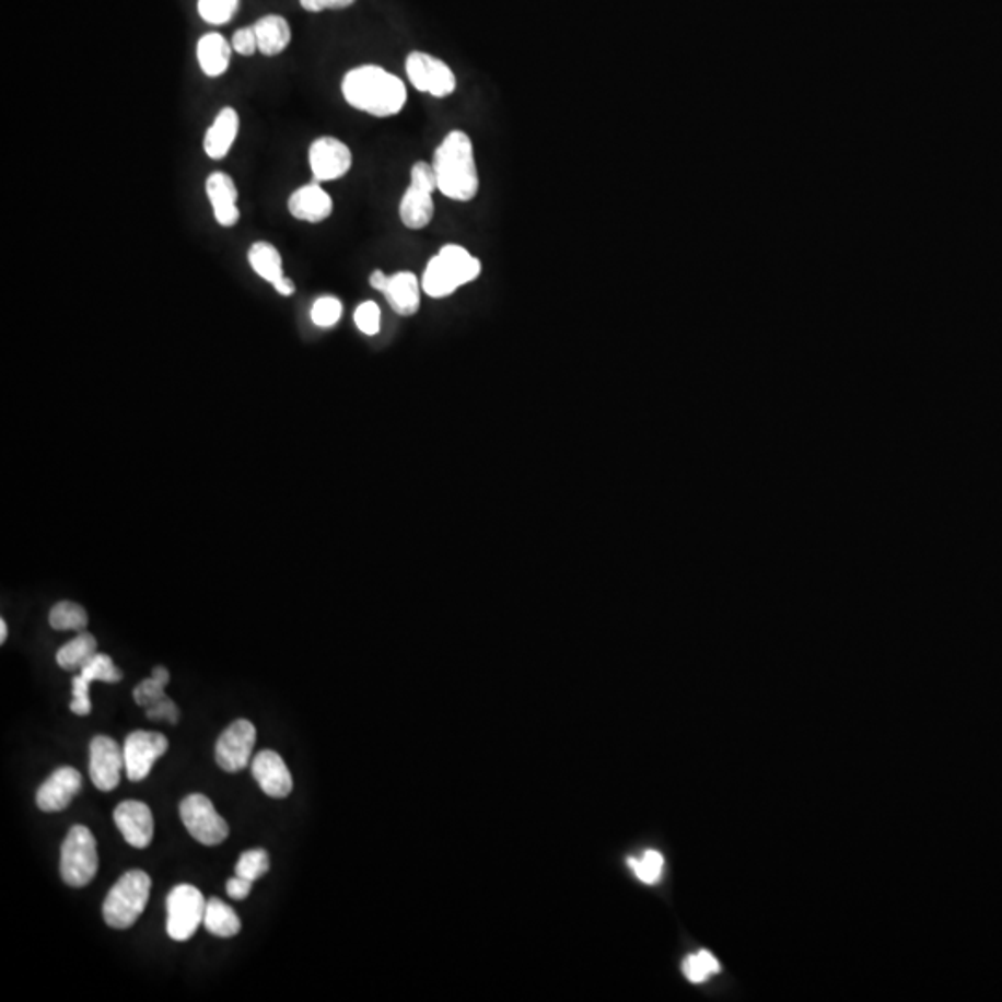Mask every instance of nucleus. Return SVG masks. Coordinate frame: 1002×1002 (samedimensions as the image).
Returning <instances> with one entry per match:
<instances>
[{
	"mask_svg": "<svg viewBox=\"0 0 1002 1002\" xmlns=\"http://www.w3.org/2000/svg\"><path fill=\"white\" fill-rule=\"evenodd\" d=\"M82 791V774L73 767H60L37 789L36 804L42 812L56 813L71 806Z\"/></svg>",
	"mask_w": 1002,
	"mask_h": 1002,
	"instance_id": "nucleus-14",
	"label": "nucleus"
},
{
	"mask_svg": "<svg viewBox=\"0 0 1002 1002\" xmlns=\"http://www.w3.org/2000/svg\"><path fill=\"white\" fill-rule=\"evenodd\" d=\"M255 34H257L258 53L264 56H279L292 44V28L287 19L279 13H269L264 18L255 21Z\"/></svg>",
	"mask_w": 1002,
	"mask_h": 1002,
	"instance_id": "nucleus-22",
	"label": "nucleus"
},
{
	"mask_svg": "<svg viewBox=\"0 0 1002 1002\" xmlns=\"http://www.w3.org/2000/svg\"><path fill=\"white\" fill-rule=\"evenodd\" d=\"M719 971H721L719 962L708 951H700V953L691 954V956H687L684 959V975L695 984H700V982L708 980L711 975H715Z\"/></svg>",
	"mask_w": 1002,
	"mask_h": 1002,
	"instance_id": "nucleus-29",
	"label": "nucleus"
},
{
	"mask_svg": "<svg viewBox=\"0 0 1002 1002\" xmlns=\"http://www.w3.org/2000/svg\"><path fill=\"white\" fill-rule=\"evenodd\" d=\"M288 212L298 221L322 223L333 214V197L322 188V183L303 184L288 197Z\"/></svg>",
	"mask_w": 1002,
	"mask_h": 1002,
	"instance_id": "nucleus-19",
	"label": "nucleus"
},
{
	"mask_svg": "<svg viewBox=\"0 0 1002 1002\" xmlns=\"http://www.w3.org/2000/svg\"><path fill=\"white\" fill-rule=\"evenodd\" d=\"M433 194L409 184L399 201V220L410 231H422L433 221Z\"/></svg>",
	"mask_w": 1002,
	"mask_h": 1002,
	"instance_id": "nucleus-23",
	"label": "nucleus"
},
{
	"mask_svg": "<svg viewBox=\"0 0 1002 1002\" xmlns=\"http://www.w3.org/2000/svg\"><path fill=\"white\" fill-rule=\"evenodd\" d=\"M354 2L357 0H300L301 8L311 13L346 10V8L353 7Z\"/></svg>",
	"mask_w": 1002,
	"mask_h": 1002,
	"instance_id": "nucleus-38",
	"label": "nucleus"
},
{
	"mask_svg": "<svg viewBox=\"0 0 1002 1002\" xmlns=\"http://www.w3.org/2000/svg\"><path fill=\"white\" fill-rule=\"evenodd\" d=\"M170 748V741L159 732H132L125 739V770L130 782H141L149 777V772Z\"/></svg>",
	"mask_w": 1002,
	"mask_h": 1002,
	"instance_id": "nucleus-10",
	"label": "nucleus"
},
{
	"mask_svg": "<svg viewBox=\"0 0 1002 1002\" xmlns=\"http://www.w3.org/2000/svg\"><path fill=\"white\" fill-rule=\"evenodd\" d=\"M7 639H8V624H7V620H4V618H0V642L4 644V642H7Z\"/></svg>",
	"mask_w": 1002,
	"mask_h": 1002,
	"instance_id": "nucleus-42",
	"label": "nucleus"
},
{
	"mask_svg": "<svg viewBox=\"0 0 1002 1002\" xmlns=\"http://www.w3.org/2000/svg\"><path fill=\"white\" fill-rule=\"evenodd\" d=\"M95 654H97V639L84 630L80 631L73 641H69L68 644H63L58 650L56 663L63 671L73 673V671H80L82 666L86 665L88 661L92 660Z\"/></svg>",
	"mask_w": 1002,
	"mask_h": 1002,
	"instance_id": "nucleus-24",
	"label": "nucleus"
},
{
	"mask_svg": "<svg viewBox=\"0 0 1002 1002\" xmlns=\"http://www.w3.org/2000/svg\"><path fill=\"white\" fill-rule=\"evenodd\" d=\"M433 167L439 191L452 201L468 202L479 194L474 141L465 130H452L434 149Z\"/></svg>",
	"mask_w": 1002,
	"mask_h": 1002,
	"instance_id": "nucleus-2",
	"label": "nucleus"
},
{
	"mask_svg": "<svg viewBox=\"0 0 1002 1002\" xmlns=\"http://www.w3.org/2000/svg\"><path fill=\"white\" fill-rule=\"evenodd\" d=\"M342 312L343 306L340 300L333 298V295H324V298L314 301L311 318L314 325H318L322 329H329V327H335L340 322Z\"/></svg>",
	"mask_w": 1002,
	"mask_h": 1002,
	"instance_id": "nucleus-32",
	"label": "nucleus"
},
{
	"mask_svg": "<svg viewBox=\"0 0 1002 1002\" xmlns=\"http://www.w3.org/2000/svg\"><path fill=\"white\" fill-rule=\"evenodd\" d=\"M151 895V876L143 871H129L112 887L104 900V921L112 929L127 930L140 919Z\"/></svg>",
	"mask_w": 1002,
	"mask_h": 1002,
	"instance_id": "nucleus-4",
	"label": "nucleus"
},
{
	"mask_svg": "<svg viewBox=\"0 0 1002 1002\" xmlns=\"http://www.w3.org/2000/svg\"><path fill=\"white\" fill-rule=\"evenodd\" d=\"M178 713L177 703L173 702L172 698L165 700V702L154 706V708L148 709V719L149 721H167L172 724H177Z\"/></svg>",
	"mask_w": 1002,
	"mask_h": 1002,
	"instance_id": "nucleus-39",
	"label": "nucleus"
},
{
	"mask_svg": "<svg viewBox=\"0 0 1002 1002\" xmlns=\"http://www.w3.org/2000/svg\"><path fill=\"white\" fill-rule=\"evenodd\" d=\"M205 929L218 937H233L242 929V921L236 911L221 899H210L205 911Z\"/></svg>",
	"mask_w": 1002,
	"mask_h": 1002,
	"instance_id": "nucleus-25",
	"label": "nucleus"
},
{
	"mask_svg": "<svg viewBox=\"0 0 1002 1002\" xmlns=\"http://www.w3.org/2000/svg\"><path fill=\"white\" fill-rule=\"evenodd\" d=\"M370 284L385 295L392 311L399 316H415L420 308L422 281H418V277L412 271H399L394 276H385L381 269H375L370 276Z\"/></svg>",
	"mask_w": 1002,
	"mask_h": 1002,
	"instance_id": "nucleus-11",
	"label": "nucleus"
},
{
	"mask_svg": "<svg viewBox=\"0 0 1002 1002\" xmlns=\"http://www.w3.org/2000/svg\"><path fill=\"white\" fill-rule=\"evenodd\" d=\"M257 743V727L247 719H238L215 743V761L225 772H240L249 765L253 746Z\"/></svg>",
	"mask_w": 1002,
	"mask_h": 1002,
	"instance_id": "nucleus-12",
	"label": "nucleus"
},
{
	"mask_svg": "<svg viewBox=\"0 0 1002 1002\" xmlns=\"http://www.w3.org/2000/svg\"><path fill=\"white\" fill-rule=\"evenodd\" d=\"M354 324L361 333L373 337L381 330V308L375 301H364L354 311Z\"/></svg>",
	"mask_w": 1002,
	"mask_h": 1002,
	"instance_id": "nucleus-34",
	"label": "nucleus"
},
{
	"mask_svg": "<svg viewBox=\"0 0 1002 1002\" xmlns=\"http://www.w3.org/2000/svg\"><path fill=\"white\" fill-rule=\"evenodd\" d=\"M247 260L260 279L276 288L277 294L284 298L295 294L294 281L284 273L281 250L277 249L276 245L269 242H255L247 250Z\"/></svg>",
	"mask_w": 1002,
	"mask_h": 1002,
	"instance_id": "nucleus-17",
	"label": "nucleus"
},
{
	"mask_svg": "<svg viewBox=\"0 0 1002 1002\" xmlns=\"http://www.w3.org/2000/svg\"><path fill=\"white\" fill-rule=\"evenodd\" d=\"M208 202L214 212V220L221 226H234L240 221L238 188L231 175L223 172L210 173L205 183Z\"/></svg>",
	"mask_w": 1002,
	"mask_h": 1002,
	"instance_id": "nucleus-18",
	"label": "nucleus"
},
{
	"mask_svg": "<svg viewBox=\"0 0 1002 1002\" xmlns=\"http://www.w3.org/2000/svg\"><path fill=\"white\" fill-rule=\"evenodd\" d=\"M97 871V841L86 826H73L61 844V881L71 887H84L95 878Z\"/></svg>",
	"mask_w": 1002,
	"mask_h": 1002,
	"instance_id": "nucleus-5",
	"label": "nucleus"
},
{
	"mask_svg": "<svg viewBox=\"0 0 1002 1002\" xmlns=\"http://www.w3.org/2000/svg\"><path fill=\"white\" fill-rule=\"evenodd\" d=\"M630 867L633 869L639 881L644 884H655L663 874L665 858L657 850H649L641 858H630Z\"/></svg>",
	"mask_w": 1002,
	"mask_h": 1002,
	"instance_id": "nucleus-30",
	"label": "nucleus"
},
{
	"mask_svg": "<svg viewBox=\"0 0 1002 1002\" xmlns=\"http://www.w3.org/2000/svg\"><path fill=\"white\" fill-rule=\"evenodd\" d=\"M250 772L264 793L271 799H287L294 789L292 772L277 752H258L257 758L250 764Z\"/></svg>",
	"mask_w": 1002,
	"mask_h": 1002,
	"instance_id": "nucleus-16",
	"label": "nucleus"
},
{
	"mask_svg": "<svg viewBox=\"0 0 1002 1002\" xmlns=\"http://www.w3.org/2000/svg\"><path fill=\"white\" fill-rule=\"evenodd\" d=\"M165 687H167V684L160 681L154 676L143 679L135 689L136 703L141 708L151 709L154 706H159V703L165 702V700H170V697L165 695Z\"/></svg>",
	"mask_w": 1002,
	"mask_h": 1002,
	"instance_id": "nucleus-33",
	"label": "nucleus"
},
{
	"mask_svg": "<svg viewBox=\"0 0 1002 1002\" xmlns=\"http://www.w3.org/2000/svg\"><path fill=\"white\" fill-rule=\"evenodd\" d=\"M207 900L196 886L180 884L167 895V935L175 942H188L205 923Z\"/></svg>",
	"mask_w": 1002,
	"mask_h": 1002,
	"instance_id": "nucleus-6",
	"label": "nucleus"
},
{
	"mask_svg": "<svg viewBox=\"0 0 1002 1002\" xmlns=\"http://www.w3.org/2000/svg\"><path fill=\"white\" fill-rule=\"evenodd\" d=\"M233 45L218 32H208L199 37L196 47L197 63L208 79H218L226 73L233 61Z\"/></svg>",
	"mask_w": 1002,
	"mask_h": 1002,
	"instance_id": "nucleus-21",
	"label": "nucleus"
},
{
	"mask_svg": "<svg viewBox=\"0 0 1002 1002\" xmlns=\"http://www.w3.org/2000/svg\"><path fill=\"white\" fill-rule=\"evenodd\" d=\"M269 871V854L264 849L245 850L236 863V874L255 882Z\"/></svg>",
	"mask_w": 1002,
	"mask_h": 1002,
	"instance_id": "nucleus-31",
	"label": "nucleus"
},
{
	"mask_svg": "<svg viewBox=\"0 0 1002 1002\" xmlns=\"http://www.w3.org/2000/svg\"><path fill=\"white\" fill-rule=\"evenodd\" d=\"M250 887H253V882L247 881V878H242L238 874L226 882V893H229V897L234 900L247 899V897H249Z\"/></svg>",
	"mask_w": 1002,
	"mask_h": 1002,
	"instance_id": "nucleus-40",
	"label": "nucleus"
},
{
	"mask_svg": "<svg viewBox=\"0 0 1002 1002\" xmlns=\"http://www.w3.org/2000/svg\"><path fill=\"white\" fill-rule=\"evenodd\" d=\"M405 71L415 90L433 97H450L457 90V77L446 61L422 50L409 53L405 60Z\"/></svg>",
	"mask_w": 1002,
	"mask_h": 1002,
	"instance_id": "nucleus-7",
	"label": "nucleus"
},
{
	"mask_svg": "<svg viewBox=\"0 0 1002 1002\" xmlns=\"http://www.w3.org/2000/svg\"><path fill=\"white\" fill-rule=\"evenodd\" d=\"M410 184H415L418 188H423V190L434 191L439 190V180H436V173H434L433 162H416L412 167H410Z\"/></svg>",
	"mask_w": 1002,
	"mask_h": 1002,
	"instance_id": "nucleus-35",
	"label": "nucleus"
},
{
	"mask_svg": "<svg viewBox=\"0 0 1002 1002\" xmlns=\"http://www.w3.org/2000/svg\"><path fill=\"white\" fill-rule=\"evenodd\" d=\"M231 45H233L234 53H238L240 56H253L255 53H258V42L255 28H253V26L238 28V31L233 34V42H231Z\"/></svg>",
	"mask_w": 1002,
	"mask_h": 1002,
	"instance_id": "nucleus-37",
	"label": "nucleus"
},
{
	"mask_svg": "<svg viewBox=\"0 0 1002 1002\" xmlns=\"http://www.w3.org/2000/svg\"><path fill=\"white\" fill-rule=\"evenodd\" d=\"M343 101L372 117H394L407 104V86L404 80L381 66H359L349 69L342 79Z\"/></svg>",
	"mask_w": 1002,
	"mask_h": 1002,
	"instance_id": "nucleus-1",
	"label": "nucleus"
},
{
	"mask_svg": "<svg viewBox=\"0 0 1002 1002\" xmlns=\"http://www.w3.org/2000/svg\"><path fill=\"white\" fill-rule=\"evenodd\" d=\"M481 273L479 258L463 245L447 244L426 266L422 290L429 298L441 300L455 294L458 288L476 281Z\"/></svg>",
	"mask_w": 1002,
	"mask_h": 1002,
	"instance_id": "nucleus-3",
	"label": "nucleus"
},
{
	"mask_svg": "<svg viewBox=\"0 0 1002 1002\" xmlns=\"http://www.w3.org/2000/svg\"><path fill=\"white\" fill-rule=\"evenodd\" d=\"M180 819L191 838L205 847H215L229 838V825L215 812L214 804L201 793L188 795L180 802Z\"/></svg>",
	"mask_w": 1002,
	"mask_h": 1002,
	"instance_id": "nucleus-8",
	"label": "nucleus"
},
{
	"mask_svg": "<svg viewBox=\"0 0 1002 1002\" xmlns=\"http://www.w3.org/2000/svg\"><path fill=\"white\" fill-rule=\"evenodd\" d=\"M240 0H197V12L208 25H225L238 12Z\"/></svg>",
	"mask_w": 1002,
	"mask_h": 1002,
	"instance_id": "nucleus-28",
	"label": "nucleus"
},
{
	"mask_svg": "<svg viewBox=\"0 0 1002 1002\" xmlns=\"http://www.w3.org/2000/svg\"><path fill=\"white\" fill-rule=\"evenodd\" d=\"M71 711L74 715L86 716L92 713V700H90V681L82 676H74L73 678V702H71Z\"/></svg>",
	"mask_w": 1002,
	"mask_h": 1002,
	"instance_id": "nucleus-36",
	"label": "nucleus"
},
{
	"mask_svg": "<svg viewBox=\"0 0 1002 1002\" xmlns=\"http://www.w3.org/2000/svg\"><path fill=\"white\" fill-rule=\"evenodd\" d=\"M80 676L92 681H106V684H119L123 679L121 668H117L116 663L112 661L110 655L95 654L86 665L80 668Z\"/></svg>",
	"mask_w": 1002,
	"mask_h": 1002,
	"instance_id": "nucleus-27",
	"label": "nucleus"
},
{
	"mask_svg": "<svg viewBox=\"0 0 1002 1002\" xmlns=\"http://www.w3.org/2000/svg\"><path fill=\"white\" fill-rule=\"evenodd\" d=\"M114 820L125 841L135 849H148L154 836L153 812L145 802L125 801L116 807Z\"/></svg>",
	"mask_w": 1002,
	"mask_h": 1002,
	"instance_id": "nucleus-15",
	"label": "nucleus"
},
{
	"mask_svg": "<svg viewBox=\"0 0 1002 1002\" xmlns=\"http://www.w3.org/2000/svg\"><path fill=\"white\" fill-rule=\"evenodd\" d=\"M308 165L316 183H333L351 172L353 153L335 136H322L308 148Z\"/></svg>",
	"mask_w": 1002,
	"mask_h": 1002,
	"instance_id": "nucleus-9",
	"label": "nucleus"
},
{
	"mask_svg": "<svg viewBox=\"0 0 1002 1002\" xmlns=\"http://www.w3.org/2000/svg\"><path fill=\"white\" fill-rule=\"evenodd\" d=\"M125 752L108 735L93 737L90 745V777L95 788L104 793L114 791L121 782Z\"/></svg>",
	"mask_w": 1002,
	"mask_h": 1002,
	"instance_id": "nucleus-13",
	"label": "nucleus"
},
{
	"mask_svg": "<svg viewBox=\"0 0 1002 1002\" xmlns=\"http://www.w3.org/2000/svg\"><path fill=\"white\" fill-rule=\"evenodd\" d=\"M49 624L53 630L84 631L88 626V613L82 605L74 602H58L50 609Z\"/></svg>",
	"mask_w": 1002,
	"mask_h": 1002,
	"instance_id": "nucleus-26",
	"label": "nucleus"
},
{
	"mask_svg": "<svg viewBox=\"0 0 1002 1002\" xmlns=\"http://www.w3.org/2000/svg\"><path fill=\"white\" fill-rule=\"evenodd\" d=\"M240 116L233 106H225L218 112L212 125L208 127L202 149L210 160H223L226 154L231 153L234 148V141L238 138Z\"/></svg>",
	"mask_w": 1002,
	"mask_h": 1002,
	"instance_id": "nucleus-20",
	"label": "nucleus"
},
{
	"mask_svg": "<svg viewBox=\"0 0 1002 1002\" xmlns=\"http://www.w3.org/2000/svg\"><path fill=\"white\" fill-rule=\"evenodd\" d=\"M153 676L154 678L160 679V681H164V684H170V678H172L165 666H154Z\"/></svg>",
	"mask_w": 1002,
	"mask_h": 1002,
	"instance_id": "nucleus-41",
	"label": "nucleus"
}]
</instances>
